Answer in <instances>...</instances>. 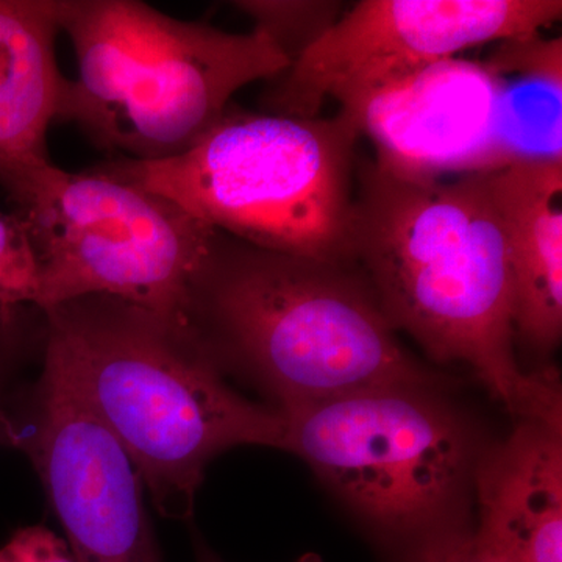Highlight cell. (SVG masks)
<instances>
[{"label": "cell", "instance_id": "1", "mask_svg": "<svg viewBox=\"0 0 562 562\" xmlns=\"http://www.w3.org/2000/svg\"><path fill=\"white\" fill-rule=\"evenodd\" d=\"M492 172L406 179L362 162L351 257L394 330L408 333L431 360L471 366L516 419L562 417L554 372H524L514 353L512 276Z\"/></svg>", "mask_w": 562, "mask_h": 562}, {"label": "cell", "instance_id": "2", "mask_svg": "<svg viewBox=\"0 0 562 562\" xmlns=\"http://www.w3.org/2000/svg\"><path fill=\"white\" fill-rule=\"evenodd\" d=\"M41 313L43 346L166 519H190L206 468L221 453L239 446L283 449V413L233 390L188 325L106 295Z\"/></svg>", "mask_w": 562, "mask_h": 562}, {"label": "cell", "instance_id": "3", "mask_svg": "<svg viewBox=\"0 0 562 562\" xmlns=\"http://www.w3.org/2000/svg\"><path fill=\"white\" fill-rule=\"evenodd\" d=\"M187 321L224 373L247 376L279 409L442 382L398 341L353 261L279 254L216 231Z\"/></svg>", "mask_w": 562, "mask_h": 562}, {"label": "cell", "instance_id": "4", "mask_svg": "<svg viewBox=\"0 0 562 562\" xmlns=\"http://www.w3.org/2000/svg\"><path fill=\"white\" fill-rule=\"evenodd\" d=\"M58 18L77 61L58 121L127 160L180 157L220 122L236 92L290 68L255 29L225 32L136 0H60Z\"/></svg>", "mask_w": 562, "mask_h": 562}, {"label": "cell", "instance_id": "5", "mask_svg": "<svg viewBox=\"0 0 562 562\" xmlns=\"http://www.w3.org/2000/svg\"><path fill=\"white\" fill-rule=\"evenodd\" d=\"M360 136L341 111L333 117H292L228 106L180 157L120 158L101 168L171 199L239 241L313 260L353 261Z\"/></svg>", "mask_w": 562, "mask_h": 562}, {"label": "cell", "instance_id": "6", "mask_svg": "<svg viewBox=\"0 0 562 562\" xmlns=\"http://www.w3.org/2000/svg\"><path fill=\"white\" fill-rule=\"evenodd\" d=\"M280 412L281 450L372 530L412 546L465 524L484 447L435 387H380Z\"/></svg>", "mask_w": 562, "mask_h": 562}, {"label": "cell", "instance_id": "7", "mask_svg": "<svg viewBox=\"0 0 562 562\" xmlns=\"http://www.w3.org/2000/svg\"><path fill=\"white\" fill-rule=\"evenodd\" d=\"M10 201L38 255L41 312L106 295L188 325L192 283L216 231L179 203L101 166L55 165Z\"/></svg>", "mask_w": 562, "mask_h": 562}, {"label": "cell", "instance_id": "8", "mask_svg": "<svg viewBox=\"0 0 562 562\" xmlns=\"http://www.w3.org/2000/svg\"><path fill=\"white\" fill-rule=\"evenodd\" d=\"M561 14V0H364L280 74L265 105L316 117L327 99L342 102L469 47L536 35Z\"/></svg>", "mask_w": 562, "mask_h": 562}, {"label": "cell", "instance_id": "9", "mask_svg": "<svg viewBox=\"0 0 562 562\" xmlns=\"http://www.w3.org/2000/svg\"><path fill=\"white\" fill-rule=\"evenodd\" d=\"M14 412L11 449L38 473L76 562H162L138 472L43 346Z\"/></svg>", "mask_w": 562, "mask_h": 562}, {"label": "cell", "instance_id": "10", "mask_svg": "<svg viewBox=\"0 0 562 562\" xmlns=\"http://www.w3.org/2000/svg\"><path fill=\"white\" fill-rule=\"evenodd\" d=\"M375 147L383 171L452 179L509 166L502 144L501 92L483 61L450 57L339 102Z\"/></svg>", "mask_w": 562, "mask_h": 562}, {"label": "cell", "instance_id": "11", "mask_svg": "<svg viewBox=\"0 0 562 562\" xmlns=\"http://www.w3.org/2000/svg\"><path fill=\"white\" fill-rule=\"evenodd\" d=\"M476 535L512 562H562V417L517 419L473 475Z\"/></svg>", "mask_w": 562, "mask_h": 562}, {"label": "cell", "instance_id": "12", "mask_svg": "<svg viewBox=\"0 0 562 562\" xmlns=\"http://www.w3.org/2000/svg\"><path fill=\"white\" fill-rule=\"evenodd\" d=\"M513 291L514 341L539 357L562 335V161L514 162L492 172Z\"/></svg>", "mask_w": 562, "mask_h": 562}, {"label": "cell", "instance_id": "13", "mask_svg": "<svg viewBox=\"0 0 562 562\" xmlns=\"http://www.w3.org/2000/svg\"><path fill=\"white\" fill-rule=\"evenodd\" d=\"M58 14L60 0H0V187L9 198L54 165L47 132L68 81Z\"/></svg>", "mask_w": 562, "mask_h": 562}, {"label": "cell", "instance_id": "14", "mask_svg": "<svg viewBox=\"0 0 562 562\" xmlns=\"http://www.w3.org/2000/svg\"><path fill=\"white\" fill-rule=\"evenodd\" d=\"M503 150L514 162L562 161V40L541 33L494 43Z\"/></svg>", "mask_w": 562, "mask_h": 562}, {"label": "cell", "instance_id": "15", "mask_svg": "<svg viewBox=\"0 0 562 562\" xmlns=\"http://www.w3.org/2000/svg\"><path fill=\"white\" fill-rule=\"evenodd\" d=\"M233 5L294 63L342 16V3L330 0H241Z\"/></svg>", "mask_w": 562, "mask_h": 562}, {"label": "cell", "instance_id": "16", "mask_svg": "<svg viewBox=\"0 0 562 562\" xmlns=\"http://www.w3.org/2000/svg\"><path fill=\"white\" fill-rule=\"evenodd\" d=\"M43 313L33 306H0V447L13 441L14 412L25 383L22 371L43 346Z\"/></svg>", "mask_w": 562, "mask_h": 562}, {"label": "cell", "instance_id": "17", "mask_svg": "<svg viewBox=\"0 0 562 562\" xmlns=\"http://www.w3.org/2000/svg\"><path fill=\"white\" fill-rule=\"evenodd\" d=\"M38 255L27 225L16 211L0 210V306L38 308Z\"/></svg>", "mask_w": 562, "mask_h": 562}, {"label": "cell", "instance_id": "18", "mask_svg": "<svg viewBox=\"0 0 562 562\" xmlns=\"http://www.w3.org/2000/svg\"><path fill=\"white\" fill-rule=\"evenodd\" d=\"M408 562H512L465 524L431 532L409 546Z\"/></svg>", "mask_w": 562, "mask_h": 562}, {"label": "cell", "instance_id": "19", "mask_svg": "<svg viewBox=\"0 0 562 562\" xmlns=\"http://www.w3.org/2000/svg\"><path fill=\"white\" fill-rule=\"evenodd\" d=\"M0 562H76L68 543L49 528L25 527L0 547Z\"/></svg>", "mask_w": 562, "mask_h": 562}, {"label": "cell", "instance_id": "20", "mask_svg": "<svg viewBox=\"0 0 562 562\" xmlns=\"http://www.w3.org/2000/svg\"><path fill=\"white\" fill-rule=\"evenodd\" d=\"M194 549L198 562H224L201 538H195ZM302 562H316V560H310L308 558V560H303Z\"/></svg>", "mask_w": 562, "mask_h": 562}]
</instances>
